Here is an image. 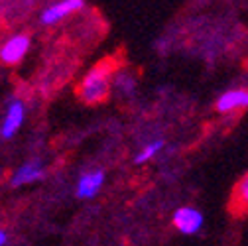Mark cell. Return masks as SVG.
Returning a JSON list of instances; mask_svg holds the SVG:
<instances>
[{"mask_svg": "<svg viewBox=\"0 0 248 246\" xmlns=\"http://www.w3.org/2000/svg\"><path fill=\"white\" fill-rule=\"evenodd\" d=\"M166 146V142L162 138H156V140H152L150 144H146L138 154H136V158H134V164L142 166V164H148L150 160H154L158 156V154L162 152V148Z\"/></svg>", "mask_w": 248, "mask_h": 246, "instance_id": "9", "label": "cell"}, {"mask_svg": "<svg viewBox=\"0 0 248 246\" xmlns=\"http://www.w3.org/2000/svg\"><path fill=\"white\" fill-rule=\"evenodd\" d=\"M83 6H85L83 0H61V2H55V4H51V6L42 10L40 22L44 26H53V24H57L61 20H65L67 16L79 12Z\"/></svg>", "mask_w": 248, "mask_h": 246, "instance_id": "5", "label": "cell"}, {"mask_svg": "<svg viewBox=\"0 0 248 246\" xmlns=\"http://www.w3.org/2000/svg\"><path fill=\"white\" fill-rule=\"evenodd\" d=\"M171 223L173 227L185 234V236H191V234H197L203 225H205V217H203V213L191 205H183L179 209L173 211L171 215Z\"/></svg>", "mask_w": 248, "mask_h": 246, "instance_id": "2", "label": "cell"}, {"mask_svg": "<svg viewBox=\"0 0 248 246\" xmlns=\"http://www.w3.org/2000/svg\"><path fill=\"white\" fill-rule=\"evenodd\" d=\"M32 40L28 34H12L0 47V61L4 65H16L26 57V53L30 51Z\"/></svg>", "mask_w": 248, "mask_h": 246, "instance_id": "4", "label": "cell"}, {"mask_svg": "<svg viewBox=\"0 0 248 246\" xmlns=\"http://www.w3.org/2000/svg\"><path fill=\"white\" fill-rule=\"evenodd\" d=\"M44 175H46V169L40 160H28L14 169V173L10 175V185L24 187V185H30V183L40 181Z\"/></svg>", "mask_w": 248, "mask_h": 246, "instance_id": "6", "label": "cell"}, {"mask_svg": "<svg viewBox=\"0 0 248 246\" xmlns=\"http://www.w3.org/2000/svg\"><path fill=\"white\" fill-rule=\"evenodd\" d=\"M112 75H114L112 61H101L81 79L77 87V97L85 105H99L107 101V97L112 91Z\"/></svg>", "mask_w": 248, "mask_h": 246, "instance_id": "1", "label": "cell"}, {"mask_svg": "<svg viewBox=\"0 0 248 246\" xmlns=\"http://www.w3.org/2000/svg\"><path fill=\"white\" fill-rule=\"evenodd\" d=\"M103 185H105V171L99 168L89 169L79 177L77 187H75V195L79 199H93L101 193Z\"/></svg>", "mask_w": 248, "mask_h": 246, "instance_id": "7", "label": "cell"}, {"mask_svg": "<svg viewBox=\"0 0 248 246\" xmlns=\"http://www.w3.org/2000/svg\"><path fill=\"white\" fill-rule=\"evenodd\" d=\"M24 118H26V105L20 99H12L6 107V112L2 116V124H0V136L2 140H10L18 134V130L24 124Z\"/></svg>", "mask_w": 248, "mask_h": 246, "instance_id": "3", "label": "cell"}, {"mask_svg": "<svg viewBox=\"0 0 248 246\" xmlns=\"http://www.w3.org/2000/svg\"><path fill=\"white\" fill-rule=\"evenodd\" d=\"M234 205L238 209H248V173L238 181V185L234 189Z\"/></svg>", "mask_w": 248, "mask_h": 246, "instance_id": "10", "label": "cell"}, {"mask_svg": "<svg viewBox=\"0 0 248 246\" xmlns=\"http://www.w3.org/2000/svg\"><path fill=\"white\" fill-rule=\"evenodd\" d=\"M6 242H8V232L2 229L0 231V246H6Z\"/></svg>", "mask_w": 248, "mask_h": 246, "instance_id": "11", "label": "cell"}, {"mask_svg": "<svg viewBox=\"0 0 248 246\" xmlns=\"http://www.w3.org/2000/svg\"><path fill=\"white\" fill-rule=\"evenodd\" d=\"M217 112L221 114H231L234 110L248 108V89H231L217 99L215 103Z\"/></svg>", "mask_w": 248, "mask_h": 246, "instance_id": "8", "label": "cell"}]
</instances>
